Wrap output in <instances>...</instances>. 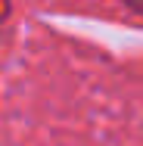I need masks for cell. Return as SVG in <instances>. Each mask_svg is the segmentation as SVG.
<instances>
[{
    "instance_id": "cell-1",
    "label": "cell",
    "mask_w": 143,
    "mask_h": 146,
    "mask_svg": "<svg viewBox=\"0 0 143 146\" xmlns=\"http://www.w3.org/2000/svg\"><path fill=\"white\" fill-rule=\"evenodd\" d=\"M124 6H128V9H134V13H140V16H143V0H124Z\"/></svg>"
}]
</instances>
